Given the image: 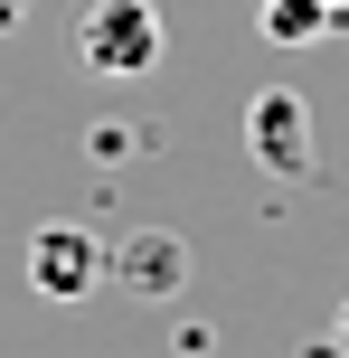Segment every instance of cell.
Returning a JSON list of instances; mask_svg holds the SVG:
<instances>
[{
  "label": "cell",
  "mask_w": 349,
  "mask_h": 358,
  "mask_svg": "<svg viewBox=\"0 0 349 358\" xmlns=\"http://www.w3.org/2000/svg\"><path fill=\"white\" fill-rule=\"evenodd\" d=\"M76 57H85L94 76H113V85L151 76L161 66V10H151V0H94V10L76 19Z\"/></svg>",
  "instance_id": "obj_1"
},
{
  "label": "cell",
  "mask_w": 349,
  "mask_h": 358,
  "mask_svg": "<svg viewBox=\"0 0 349 358\" xmlns=\"http://www.w3.org/2000/svg\"><path fill=\"white\" fill-rule=\"evenodd\" d=\"M104 273H113V245L94 227H76V217H48V227L29 236V283L48 292V302H85Z\"/></svg>",
  "instance_id": "obj_2"
},
{
  "label": "cell",
  "mask_w": 349,
  "mask_h": 358,
  "mask_svg": "<svg viewBox=\"0 0 349 358\" xmlns=\"http://www.w3.org/2000/svg\"><path fill=\"white\" fill-rule=\"evenodd\" d=\"M245 151L274 179H302L312 170V104H302L293 85H264L255 104H245Z\"/></svg>",
  "instance_id": "obj_3"
},
{
  "label": "cell",
  "mask_w": 349,
  "mask_h": 358,
  "mask_svg": "<svg viewBox=\"0 0 349 358\" xmlns=\"http://www.w3.org/2000/svg\"><path fill=\"white\" fill-rule=\"evenodd\" d=\"M113 273H123V283H142V292H180V283H189V255H180V236L142 227V236H123V245H113Z\"/></svg>",
  "instance_id": "obj_4"
},
{
  "label": "cell",
  "mask_w": 349,
  "mask_h": 358,
  "mask_svg": "<svg viewBox=\"0 0 349 358\" xmlns=\"http://www.w3.org/2000/svg\"><path fill=\"white\" fill-rule=\"evenodd\" d=\"M340 29V0H264V38L274 48H312Z\"/></svg>",
  "instance_id": "obj_5"
},
{
  "label": "cell",
  "mask_w": 349,
  "mask_h": 358,
  "mask_svg": "<svg viewBox=\"0 0 349 358\" xmlns=\"http://www.w3.org/2000/svg\"><path fill=\"white\" fill-rule=\"evenodd\" d=\"M340 349H349V302H340Z\"/></svg>",
  "instance_id": "obj_6"
},
{
  "label": "cell",
  "mask_w": 349,
  "mask_h": 358,
  "mask_svg": "<svg viewBox=\"0 0 349 358\" xmlns=\"http://www.w3.org/2000/svg\"><path fill=\"white\" fill-rule=\"evenodd\" d=\"M340 19H349V0H340Z\"/></svg>",
  "instance_id": "obj_7"
}]
</instances>
